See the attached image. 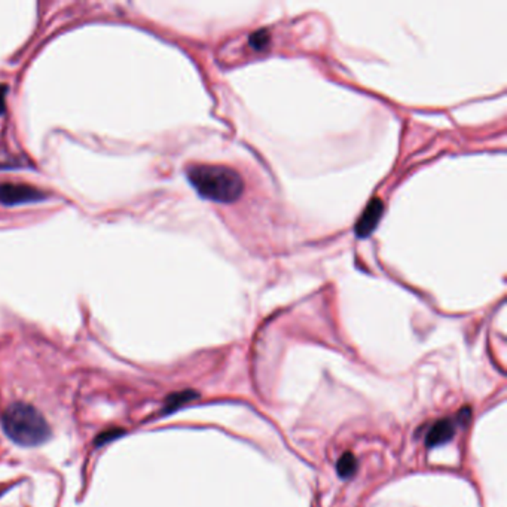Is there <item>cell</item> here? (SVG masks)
<instances>
[{
  "label": "cell",
  "mask_w": 507,
  "mask_h": 507,
  "mask_svg": "<svg viewBox=\"0 0 507 507\" xmlns=\"http://www.w3.org/2000/svg\"><path fill=\"white\" fill-rule=\"evenodd\" d=\"M187 180L206 199L220 204L235 202L244 192V180L238 171L223 166H191Z\"/></svg>",
  "instance_id": "obj_1"
},
{
  "label": "cell",
  "mask_w": 507,
  "mask_h": 507,
  "mask_svg": "<svg viewBox=\"0 0 507 507\" xmlns=\"http://www.w3.org/2000/svg\"><path fill=\"white\" fill-rule=\"evenodd\" d=\"M2 428L5 435L20 447H37L51 436L45 416L24 402H14L5 409Z\"/></svg>",
  "instance_id": "obj_2"
},
{
  "label": "cell",
  "mask_w": 507,
  "mask_h": 507,
  "mask_svg": "<svg viewBox=\"0 0 507 507\" xmlns=\"http://www.w3.org/2000/svg\"><path fill=\"white\" fill-rule=\"evenodd\" d=\"M46 194H44L41 189H36L30 185H21V183H4L0 185V202L5 206H17L24 204V202L39 201L44 199Z\"/></svg>",
  "instance_id": "obj_3"
},
{
  "label": "cell",
  "mask_w": 507,
  "mask_h": 507,
  "mask_svg": "<svg viewBox=\"0 0 507 507\" xmlns=\"http://www.w3.org/2000/svg\"><path fill=\"white\" fill-rule=\"evenodd\" d=\"M383 211H384L383 201L379 198L371 199L369 204H367V207L362 213L360 219L357 220L356 235L359 238H366L367 235H371L376 228V225L379 223V220H381Z\"/></svg>",
  "instance_id": "obj_4"
},
{
  "label": "cell",
  "mask_w": 507,
  "mask_h": 507,
  "mask_svg": "<svg viewBox=\"0 0 507 507\" xmlns=\"http://www.w3.org/2000/svg\"><path fill=\"white\" fill-rule=\"evenodd\" d=\"M454 433H455V421H452V420H440L428 432L427 447L433 448V447L442 445V443L451 440Z\"/></svg>",
  "instance_id": "obj_5"
},
{
  "label": "cell",
  "mask_w": 507,
  "mask_h": 507,
  "mask_svg": "<svg viewBox=\"0 0 507 507\" xmlns=\"http://www.w3.org/2000/svg\"><path fill=\"white\" fill-rule=\"evenodd\" d=\"M336 468H338V473L339 476L342 478H348L351 476L354 472H356L357 468V460L356 457L351 452H345L342 457L339 459L338 464H336Z\"/></svg>",
  "instance_id": "obj_6"
},
{
  "label": "cell",
  "mask_w": 507,
  "mask_h": 507,
  "mask_svg": "<svg viewBox=\"0 0 507 507\" xmlns=\"http://www.w3.org/2000/svg\"><path fill=\"white\" fill-rule=\"evenodd\" d=\"M270 39H271V37H270L268 32H266V30H258V32H255V33H251V36H250V45L253 46V49L261 51V49H265L266 45L270 44Z\"/></svg>",
  "instance_id": "obj_7"
},
{
  "label": "cell",
  "mask_w": 507,
  "mask_h": 507,
  "mask_svg": "<svg viewBox=\"0 0 507 507\" xmlns=\"http://www.w3.org/2000/svg\"><path fill=\"white\" fill-rule=\"evenodd\" d=\"M121 430H115V432H105V433H101L100 436H98V440H96V443H98V445H101V443H105V442H107V440H110L112 437H118V436H121Z\"/></svg>",
  "instance_id": "obj_8"
},
{
  "label": "cell",
  "mask_w": 507,
  "mask_h": 507,
  "mask_svg": "<svg viewBox=\"0 0 507 507\" xmlns=\"http://www.w3.org/2000/svg\"><path fill=\"white\" fill-rule=\"evenodd\" d=\"M6 91L8 88L5 85H0V115L5 112V103H6Z\"/></svg>",
  "instance_id": "obj_9"
}]
</instances>
